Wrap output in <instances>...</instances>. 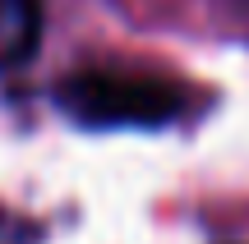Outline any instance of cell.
Here are the masks:
<instances>
[{"mask_svg": "<svg viewBox=\"0 0 249 244\" xmlns=\"http://www.w3.org/2000/svg\"><path fill=\"white\" fill-rule=\"evenodd\" d=\"M46 106L79 134H185L222 106V92L161 65L83 60L51 79Z\"/></svg>", "mask_w": 249, "mask_h": 244, "instance_id": "obj_1", "label": "cell"}, {"mask_svg": "<svg viewBox=\"0 0 249 244\" xmlns=\"http://www.w3.org/2000/svg\"><path fill=\"white\" fill-rule=\"evenodd\" d=\"M46 42V0H0V79L23 74Z\"/></svg>", "mask_w": 249, "mask_h": 244, "instance_id": "obj_2", "label": "cell"}]
</instances>
